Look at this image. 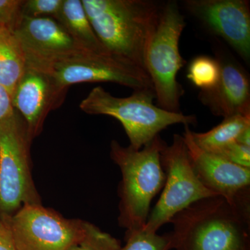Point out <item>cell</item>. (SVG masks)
<instances>
[{"instance_id":"ffe728a7","label":"cell","mask_w":250,"mask_h":250,"mask_svg":"<svg viewBox=\"0 0 250 250\" xmlns=\"http://www.w3.org/2000/svg\"><path fill=\"white\" fill-rule=\"evenodd\" d=\"M121 248L116 238L87 222L84 234L70 250H121Z\"/></svg>"},{"instance_id":"9c48e42d","label":"cell","mask_w":250,"mask_h":250,"mask_svg":"<svg viewBox=\"0 0 250 250\" xmlns=\"http://www.w3.org/2000/svg\"><path fill=\"white\" fill-rule=\"evenodd\" d=\"M6 222L18 250H70L84 234L86 221L64 218L42 204L23 206Z\"/></svg>"},{"instance_id":"5b68a950","label":"cell","mask_w":250,"mask_h":250,"mask_svg":"<svg viewBox=\"0 0 250 250\" xmlns=\"http://www.w3.org/2000/svg\"><path fill=\"white\" fill-rule=\"evenodd\" d=\"M186 25L185 18L176 1L162 5L146 50V72L152 82L157 106L166 111L180 112L184 90L177 77L186 63L179 51V41Z\"/></svg>"},{"instance_id":"2e32d148","label":"cell","mask_w":250,"mask_h":250,"mask_svg":"<svg viewBox=\"0 0 250 250\" xmlns=\"http://www.w3.org/2000/svg\"><path fill=\"white\" fill-rule=\"evenodd\" d=\"M56 20L84 48L97 53L110 54L94 31L82 0H63Z\"/></svg>"},{"instance_id":"52a82bcc","label":"cell","mask_w":250,"mask_h":250,"mask_svg":"<svg viewBox=\"0 0 250 250\" xmlns=\"http://www.w3.org/2000/svg\"><path fill=\"white\" fill-rule=\"evenodd\" d=\"M45 72L62 89L87 82H111L134 90H154L147 72L111 54L79 51L47 61L27 62Z\"/></svg>"},{"instance_id":"277c9868","label":"cell","mask_w":250,"mask_h":250,"mask_svg":"<svg viewBox=\"0 0 250 250\" xmlns=\"http://www.w3.org/2000/svg\"><path fill=\"white\" fill-rule=\"evenodd\" d=\"M154 90H137L126 98L113 96L102 87H95L80 104L87 114L105 115L121 122L129 138L130 147L140 149L172 125H195L197 118L182 112L163 109L154 104Z\"/></svg>"},{"instance_id":"7c38bea8","label":"cell","mask_w":250,"mask_h":250,"mask_svg":"<svg viewBox=\"0 0 250 250\" xmlns=\"http://www.w3.org/2000/svg\"><path fill=\"white\" fill-rule=\"evenodd\" d=\"M66 93L45 72L27 64L11 99L31 141L41 134L47 115L62 104Z\"/></svg>"},{"instance_id":"603a6c76","label":"cell","mask_w":250,"mask_h":250,"mask_svg":"<svg viewBox=\"0 0 250 250\" xmlns=\"http://www.w3.org/2000/svg\"><path fill=\"white\" fill-rule=\"evenodd\" d=\"M23 0H0V25L14 29L21 16Z\"/></svg>"},{"instance_id":"d4e9b609","label":"cell","mask_w":250,"mask_h":250,"mask_svg":"<svg viewBox=\"0 0 250 250\" xmlns=\"http://www.w3.org/2000/svg\"><path fill=\"white\" fill-rule=\"evenodd\" d=\"M0 250H18L9 227L0 218Z\"/></svg>"},{"instance_id":"484cf974","label":"cell","mask_w":250,"mask_h":250,"mask_svg":"<svg viewBox=\"0 0 250 250\" xmlns=\"http://www.w3.org/2000/svg\"><path fill=\"white\" fill-rule=\"evenodd\" d=\"M236 142L243 145V146H249V147H250V126L246 128V129L240 134Z\"/></svg>"},{"instance_id":"30bf717a","label":"cell","mask_w":250,"mask_h":250,"mask_svg":"<svg viewBox=\"0 0 250 250\" xmlns=\"http://www.w3.org/2000/svg\"><path fill=\"white\" fill-rule=\"evenodd\" d=\"M183 137L202 183L231 205L250 206V168L202 149L194 142L189 125H184Z\"/></svg>"},{"instance_id":"9a60e30c","label":"cell","mask_w":250,"mask_h":250,"mask_svg":"<svg viewBox=\"0 0 250 250\" xmlns=\"http://www.w3.org/2000/svg\"><path fill=\"white\" fill-rule=\"evenodd\" d=\"M26 67L25 54L14 29L0 25V84L11 98Z\"/></svg>"},{"instance_id":"44dd1931","label":"cell","mask_w":250,"mask_h":250,"mask_svg":"<svg viewBox=\"0 0 250 250\" xmlns=\"http://www.w3.org/2000/svg\"><path fill=\"white\" fill-rule=\"evenodd\" d=\"M63 0H24L21 15L31 18H52L56 20Z\"/></svg>"},{"instance_id":"7a4b0ae2","label":"cell","mask_w":250,"mask_h":250,"mask_svg":"<svg viewBox=\"0 0 250 250\" xmlns=\"http://www.w3.org/2000/svg\"><path fill=\"white\" fill-rule=\"evenodd\" d=\"M94 31L112 55L146 72V50L161 6L149 0H82Z\"/></svg>"},{"instance_id":"3957f363","label":"cell","mask_w":250,"mask_h":250,"mask_svg":"<svg viewBox=\"0 0 250 250\" xmlns=\"http://www.w3.org/2000/svg\"><path fill=\"white\" fill-rule=\"evenodd\" d=\"M166 143L160 136L140 149L111 143V157L122 172L118 221L126 231L142 230L147 223L151 202L165 184L161 154Z\"/></svg>"},{"instance_id":"6da1fadb","label":"cell","mask_w":250,"mask_h":250,"mask_svg":"<svg viewBox=\"0 0 250 250\" xmlns=\"http://www.w3.org/2000/svg\"><path fill=\"white\" fill-rule=\"evenodd\" d=\"M250 206L207 197L174 215L170 223L176 250H250Z\"/></svg>"},{"instance_id":"7402d4cb","label":"cell","mask_w":250,"mask_h":250,"mask_svg":"<svg viewBox=\"0 0 250 250\" xmlns=\"http://www.w3.org/2000/svg\"><path fill=\"white\" fill-rule=\"evenodd\" d=\"M213 154L241 167L250 168V147L237 142L230 143Z\"/></svg>"},{"instance_id":"e0dca14e","label":"cell","mask_w":250,"mask_h":250,"mask_svg":"<svg viewBox=\"0 0 250 250\" xmlns=\"http://www.w3.org/2000/svg\"><path fill=\"white\" fill-rule=\"evenodd\" d=\"M250 126V114L235 115L224 118L220 124L205 133L192 131L194 142L204 150L211 153L236 142L240 134Z\"/></svg>"},{"instance_id":"8992f818","label":"cell","mask_w":250,"mask_h":250,"mask_svg":"<svg viewBox=\"0 0 250 250\" xmlns=\"http://www.w3.org/2000/svg\"><path fill=\"white\" fill-rule=\"evenodd\" d=\"M27 126L14 113L0 122V218H9L23 206L41 204L32 179Z\"/></svg>"},{"instance_id":"ba28073f","label":"cell","mask_w":250,"mask_h":250,"mask_svg":"<svg viewBox=\"0 0 250 250\" xmlns=\"http://www.w3.org/2000/svg\"><path fill=\"white\" fill-rule=\"evenodd\" d=\"M166 174L164 188L143 230L157 232L174 215L192 204L207 197L218 196L202 183L197 177L183 136L174 134L170 146L161 154ZM220 196V195H219Z\"/></svg>"},{"instance_id":"5bb4252c","label":"cell","mask_w":250,"mask_h":250,"mask_svg":"<svg viewBox=\"0 0 250 250\" xmlns=\"http://www.w3.org/2000/svg\"><path fill=\"white\" fill-rule=\"evenodd\" d=\"M198 98L214 116L225 118L250 114V81L239 67L231 62L221 64L217 84L201 90Z\"/></svg>"},{"instance_id":"ac0fdd59","label":"cell","mask_w":250,"mask_h":250,"mask_svg":"<svg viewBox=\"0 0 250 250\" xmlns=\"http://www.w3.org/2000/svg\"><path fill=\"white\" fill-rule=\"evenodd\" d=\"M221 73V63L206 56L194 59L188 68L187 77L201 90H209L218 83Z\"/></svg>"},{"instance_id":"d6986e66","label":"cell","mask_w":250,"mask_h":250,"mask_svg":"<svg viewBox=\"0 0 250 250\" xmlns=\"http://www.w3.org/2000/svg\"><path fill=\"white\" fill-rule=\"evenodd\" d=\"M126 244L121 250H170L174 248L172 233L159 235L145 230L126 231Z\"/></svg>"},{"instance_id":"8fae6325","label":"cell","mask_w":250,"mask_h":250,"mask_svg":"<svg viewBox=\"0 0 250 250\" xmlns=\"http://www.w3.org/2000/svg\"><path fill=\"white\" fill-rule=\"evenodd\" d=\"M188 11L228 42L240 56L250 57V7L248 0H187Z\"/></svg>"},{"instance_id":"cb8c5ba5","label":"cell","mask_w":250,"mask_h":250,"mask_svg":"<svg viewBox=\"0 0 250 250\" xmlns=\"http://www.w3.org/2000/svg\"><path fill=\"white\" fill-rule=\"evenodd\" d=\"M14 111L11 95L2 85L0 84V122L12 115Z\"/></svg>"},{"instance_id":"4fadbf2b","label":"cell","mask_w":250,"mask_h":250,"mask_svg":"<svg viewBox=\"0 0 250 250\" xmlns=\"http://www.w3.org/2000/svg\"><path fill=\"white\" fill-rule=\"evenodd\" d=\"M14 31L24 49L27 62L50 60L86 49L52 18L21 15Z\"/></svg>"}]
</instances>
